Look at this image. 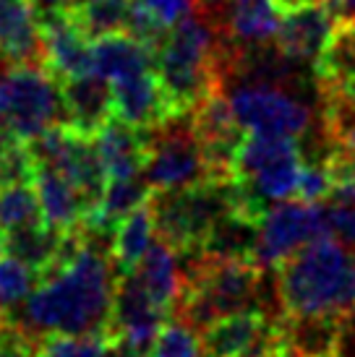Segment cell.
I'll use <instances>...</instances> for the list:
<instances>
[{
  "label": "cell",
  "mask_w": 355,
  "mask_h": 357,
  "mask_svg": "<svg viewBox=\"0 0 355 357\" xmlns=\"http://www.w3.org/2000/svg\"><path fill=\"white\" fill-rule=\"evenodd\" d=\"M115 271L110 250L87 238L79 256L58 274L42 279L24 300V310H6L34 342L45 334H102L108 331Z\"/></svg>",
  "instance_id": "obj_1"
},
{
  "label": "cell",
  "mask_w": 355,
  "mask_h": 357,
  "mask_svg": "<svg viewBox=\"0 0 355 357\" xmlns=\"http://www.w3.org/2000/svg\"><path fill=\"white\" fill-rule=\"evenodd\" d=\"M275 271L282 316L340 318L355 307V248L332 235L311 240Z\"/></svg>",
  "instance_id": "obj_2"
},
{
  "label": "cell",
  "mask_w": 355,
  "mask_h": 357,
  "mask_svg": "<svg viewBox=\"0 0 355 357\" xmlns=\"http://www.w3.org/2000/svg\"><path fill=\"white\" fill-rule=\"evenodd\" d=\"M157 73L175 118H183L227 81V50L219 26L201 10H191L170 26L157 55Z\"/></svg>",
  "instance_id": "obj_3"
},
{
  "label": "cell",
  "mask_w": 355,
  "mask_h": 357,
  "mask_svg": "<svg viewBox=\"0 0 355 357\" xmlns=\"http://www.w3.org/2000/svg\"><path fill=\"white\" fill-rule=\"evenodd\" d=\"M261 287L264 268L251 258L183 261L180 292L173 313L196 331H204L217 318L261 305Z\"/></svg>",
  "instance_id": "obj_4"
},
{
  "label": "cell",
  "mask_w": 355,
  "mask_h": 357,
  "mask_svg": "<svg viewBox=\"0 0 355 357\" xmlns=\"http://www.w3.org/2000/svg\"><path fill=\"white\" fill-rule=\"evenodd\" d=\"M154 235L175 250L178 261L201 258V245L227 204V180H204L188 188L152 190Z\"/></svg>",
  "instance_id": "obj_5"
},
{
  "label": "cell",
  "mask_w": 355,
  "mask_h": 357,
  "mask_svg": "<svg viewBox=\"0 0 355 357\" xmlns=\"http://www.w3.org/2000/svg\"><path fill=\"white\" fill-rule=\"evenodd\" d=\"M0 102L8 126L21 141L66 123L60 84L45 66H8L0 73Z\"/></svg>",
  "instance_id": "obj_6"
},
{
  "label": "cell",
  "mask_w": 355,
  "mask_h": 357,
  "mask_svg": "<svg viewBox=\"0 0 355 357\" xmlns=\"http://www.w3.org/2000/svg\"><path fill=\"white\" fill-rule=\"evenodd\" d=\"M141 175L152 190L188 188L209 180L207 162L186 115L152 130L149 159Z\"/></svg>",
  "instance_id": "obj_7"
},
{
  "label": "cell",
  "mask_w": 355,
  "mask_h": 357,
  "mask_svg": "<svg viewBox=\"0 0 355 357\" xmlns=\"http://www.w3.org/2000/svg\"><path fill=\"white\" fill-rule=\"evenodd\" d=\"M329 235L321 204L306 201H275L259 227L256 261L261 268H277L311 240Z\"/></svg>",
  "instance_id": "obj_8"
},
{
  "label": "cell",
  "mask_w": 355,
  "mask_h": 357,
  "mask_svg": "<svg viewBox=\"0 0 355 357\" xmlns=\"http://www.w3.org/2000/svg\"><path fill=\"white\" fill-rule=\"evenodd\" d=\"M230 105L246 130L300 139L311 126V109L306 102L290 97L287 91L266 81L236 86L230 91Z\"/></svg>",
  "instance_id": "obj_9"
},
{
  "label": "cell",
  "mask_w": 355,
  "mask_h": 357,
  "mask_svg": "<svg viewBox=\"0 0 355 357\" xmlns=\"http://www.w3.org/2000/svg\"><path fill=\"white\" fill-rule=\"evenodd\" d=\"M188 126L196 136L204 162L209 169V180H230L240 141L246 128L240 126L233 105L222 91H212L186 115Z\"/></svg>",
  "instance_id": "obj_10"
},
{
  "label": "cell",
  "mask_w": 355,
  "mask_h": 357,
  "mask_svg": "<svg viewBox=\"0 0 355 357\" xmlns=\"http://www.w3.org/2000/svg\"><path fill=\"white\" fill-rule=\"evenodd\" d=\"M337 16L329 0H293L282 8L275 47L296 66H311L319 60Z\"/></svg>",
  "instance_id": "obj_11"
},
{
  "label": "cell",
  "mask_w": 355,
  "mask_h": 357,
  "mask_svg": "<svg viewBox=\"0 0 355 357\" xmlns=\"http://www.w3.org/2000/svg\"><path fill=\"white\" fill-rule=\"evenodd\" d=\"M170 318L173 313L149 298V292L138 284L133 274H123L115 279L108 331L126 339L141 357H149V349L154 344L159 328Z\"/></svg>",
  "instance_id": "obj_12"
},
{
  "label": "cell",
  "mask_w": 355,
  "mask_h": 357,
  "mask_svg": "<svg viewBox=\"0 0 355 357\" xmlns=\"http://www.w3.org/2000/svg\"><path fill=\"white\" fill-rule=\"evenodd\" d=\"M277 316L269 307L254 305L217 318L201 331L204 357H264Z\"/></svg>",
  "instance_id": "obj_13"
},
{
  "label": "cell",
  "mask_w": 355,
  "mask_h": 357,
  "mask_svg": "<svg viewBox=\"0 0 355 357\" xmlns=\"http://www.w3.org/2000/svg\"><path fill=\"white\" fill-rule=\"evenodd\" d=\"M110 89H113L115 118L126 120L136 128L157 130L165 123L175 120V112L170 107L168 91L159 81L157 68L138 70L133 76L113 81Z\"/></svg>",
  "instance_id": "obj_14"
},
{
  "label": "cell",
  "mask_w": 355,
  "mask_h": 357,
  "mask_svg": "<svg viewBox=\"0 0 355 357\" xmlns=\"http://www.w3.org/2000/svg\"><path fill=\"white\" fill-rule=\"evenodd\" d=\"M40 31L45 45V68L58 81L73 79L92 70V40L79 29L68 6L52 13H42Z\"/></svg>",
  "instance_id": "obj_15"
},
{
  "label": "cell",
  "mask_w": 355,
  "mask_h": 357,
  "mask_svg": "<svg viewBox=\"0 0 355 357\" xmlns=\"http://www.w3.org/2000/svg\"><path fill=\"white\" fill-rule=\"evenodd\" d=\"M152 130L136 128L126 120L113 118L94 133V146L108 178H136L149 159Z\"/></svg>",
  "instance_id": "obj_16"
},
{
  "label": "cell",
  "mask_w": 355,
  "mask_h": 357,
  "mask_svg": "<svg viewBox=\"0 0 355 357\" xmlns=\"http://www.w3.org/2000/svg\"><path fill=\"white\" fill-rule=\"evenodd\" d=\"M60 100H63V118L81 133L94 136L115 112H113V89L110 81L99 73L89 70L73 79H63Z\"/></svg>",
  "instance_id": "obj_17"
},
{
  "label": "cell",
  "mask_w": 355,
  "mask_h": 357,
  "mask_svg": "<svg viewBox=\"0 0 355 357\" xmlns=\"http://www.w3.org/2000/svg\"><path fill=\"white\" fill-rule=\"evenodd\" d=\"M0 60L8 66H45L40 19L29 0H0Z\"/></svg>",
  "instance_id": "obj_18"
},
{
  "label": "cell",
  "mask_w": 355,
  "mask_h": 357,
  "mask_svg": "<svg viewBox=\"0 0 355 357\" xmlns=\"http://www.w3.org/2000/svg\"><path fill=\"white\" fill-rule=\"evenodd\" d=\"M319 91L355 97V21H337L314 63Z\"/></svg>",
  "instance_id": "obj_19"
},
{
  "label": "cell",
  "mask_w": 355,
  "mask_h": 357,
  "mask_svg": "<svg viewBox=\"0 0 355 357\" xmlns=\"http://www.w3.org/2000/svg\"><path fill=\"white\" fill-rule=\"evenodd\" d=\"M31 188L37 193V201H40L42 219L50 227L60 229V232L81 227L84 208H81L79 193L60 169L48 167V165H34Z\"/></svg>",
  "instance_id": "obj_20"
},
{
  "label": "cell",
  "mask_w": 355,
  "mask_h": 357,
  "mask_svg": "<svg viewBox=\"0 0 355 357\" xmlns=\"http://www.w3.org/2000/svg\"><path fill=\"white\" fill-rule=\"evenodd\" d=\"M63 238H66V232L50 227L48 222L8 229V232H0V256L21 261L24 266H29L37 274V282H40L50 268L55 266Z\"/></svg>",
  "instance_id": "obj_21"
},
{
  "label": "cell",
  "mask_w": 355,
  "mask_h": 357,
  "mask_svg": "<svg viewBox=\"0 0 355 357\" xmlns=\"http://www.w3.org/2000/svg\"><path fill=\"white\" fill-rule=\"evenodd\" d=\"M131 274L159 307H165L170 313L175 310V300L180 292V266H178L175 250L168 243H162L159 238L154 240Z\"/></svg>",
  "instance_id": "obj_22"
},
{
  "label": "cell",
  "mask_w": 355,
  "mask_h": 357,
  "mask_svg": "<svg viewBox=\"0 0 355 357\" xmlns=\"http://www.w3.org/2000/svg\"><path fill=\"white\" fill-rule=\"evenodd\" d=\"M147 68H157L154 55L123 31L92 42V70L110 84Z\"/></svg>",
  "instance_id": "obj_23"
},
{
  "label": "cell",
  "mask_w": 355,
  "mask_h": 357,
  "mask_svg": "<svg viewBox=\"0 0 355 357\" xmlns=\"http://www.w3.org/2000/svg\"><path fill=\"white\" fill-rule=\"evenodd\" d=\"M152 243H154V214H152V204L147 201L133 208L129 217L120 219L113 232L110 264H113L115 277L131 274Z\"/></svg>",
  "instance_id": "obj_24"
},
{
  "label": "cell",
  "mask_w": 355,
  "mask_h": 357,
  "mask_svg": "<svg viewBox=\"0 0 355 357\" xmlns=\"http://www.w3.org/2000/svg\"><path fill=\"white\" fill-rule=\"evenodd\" d=\"M259 225L225 211L209 229L201 245V258H251L256 261Z\"/></svg>",
  "instance_id": "obj_25"
},
{
  "label": "cell",
  "mask_w": 355,
  "mask_h": 357,
  "mask_svg": "<svg viewBox=\"0 0 355 357\" xmlns=\"http://www.w3.org/2000/svg\"><path fill=\"white\" fill-rule=\"evenodd\" d=\"M68 10L79 29L94 42L126 29L131 0H79L71 3Z\"/></svg>",
  "instance_id": "obj_26"
},
{
  "label": "cell",
  "mask_w": 355,
  "mask_h": 357,
  "mask_svg": "<svg viewBox=\"0 0 355 357\" xmlns=\"http://www.w3.org/2000/svg\"><path fill=\"white\" fill-rule=\"evenodd\" d=\"M42 219V208L31 183H10L0 185V232L16 227L37 225Z\"/></svg>",
  "instance_id": "obj_27"
},
{
  "label": "cell",
  "mask_w": 355,
  "mask_h": 357,
  "mask_svg": "<svg viewBox=\"0 0 355 357\" xmlns=\"http://www.w3.org/2000/svg\"><path fill=\"white\" fill-rule=\"evenodd\" d=\"M321 107L329 146L355 151V97L321 91Z\"/></svg>",
  "instance_id": "obj_28"
},
{
  "label": "cell",
  "mask_w": 355,
  "mask_h": 357,
  "mask_svg": "<svg viewBox=\"0 0 355 357\" xmlns=\"http://www.w3.org/2000/svg\"><path fill=\"white\" fill-rule=\"evenodd\" d=\"M31 357H105L102 334H45L34 342Z\"/></svg>",
  "instance_id": "obj_29"
},
{
  "label": "cell",
  "mask_w": 355,
  "mask_h": 357,
  "mask_svg": "<svg viewBox=\"0 0 355 357\" xmlns=\"http://www.w3.org/2000/svg\"><path fill=\"white\" fill-rule=\"evenodd\" d=\"M149 357H204L201 337L186 321L170 318L168 324L159 328L157 339L149 349Z\"/></svg>",
  "instance_id": "obj_30"
},
{
  "label": "cell",
  "mask_w": 355,
  "mask_h": 357,
  "mask_svg": "<svg viewBox=\"0 0 355 357\" xmlns=\"http://www.w3.org/2000/svg\"><path fill=\"white\" fill-rule=\"evenodd\" d=\"M126 34L133 37L141 47H147V50L154 55V60H157L162 45H165V40H168L170 26L159 19V16H154L147 6H141L138 0H131L129 21H126Z\"/></svg>",
  "instance_id": "obj_31"
},
{
  "label": "cell",
  "mask_w": 355,
  "mask_h": 357,
  "mask_svg": "<svg viewBox=\"0 0 355 357\" xmlns=\"http://www.w3.org/2000/svg\"><path fill=\"white\" fill-rule=\"evenodd\" d=\"M37 274L21 261L0 256V310H13L29 298Z\"/></svg>",
  "instance_id": "obj_32"
},
{
  "label": "cell",
  "mask_w": 355,
  "mask_h": 357,
  "mask_svg": "<svg viewBox=\"0 0 355 357\" xmlns=\"http://www.w3.org/2000/svg\"><path fill=\"white\" fill-rule=\"evenodd\" d=\"M332 193V175L326 169L324 157L314 159V162H303V169H300V180H298V190L296 199L306 201V204H321V201L329 199Z\"/></svg>",
  "instance_id": "obj_33"
},
{
  "label": "cell",
  "mask_w": 355,
  "mask_h": 357,
  "mask_svg": "<svg viewBox=\"0 0 355 357\" xmlns=\"http://www.w3.org/2000/svg\"><path fill=\"white\" fill-rule=\"evenodd\" d=\"M324 206L326 232L345 243L347 248H355V204H342V201H321Z\"/></svg>",
  "instance_id": "obj_34"
},
{
  "label": "cell",
  "mask_w": 355,
  "mask_h": 357,
  "mask_svg": "<svg viewBox=\"0 0 355 357\" xmlns=\"http://www.w3.org/2000/svg\"><path fill=\"white\" fill-rule=\"evenodd\" d=\"M34 355V339L0 310V357H31Z\"/></svg>",
  "instance_id": "obj_35"
},
{
  "label": "cell",
  "mask_w": 355,
  "mask_h": 357,
  "mask_svg": "<svg viewBox=\"0 0 355 357\" xmlns=\"http://www.w3.org/2000/svg\"><path fill=\"white\" fill-rule=\"evenodd\" d=\"M329 357H355V307L335 321V337Z\"/></svg>",
  "instance_id": "obj_36"
},
{
  "label": "cell",
  "mask_w": 355,
  "mask_h": 357,
  "mask_svg": "<svg viewBox=\"0 0 355 357\" xmlns=\"http://www.w3.org/2000/svg\"><path fill=\"white\" fill-rule=\"evenodd\" d=\"M141 6H147L154 16L165 21L168 26H173L175 21H180L186 13L196 8V0H138Z\"/></svg>",
  "instance_id": "obj_37"
},
{
  "label": "cell",
  "mask_w": 355,
  "mask_h": 357,
  "mask_svg": "<svg viewBox=\"0 0 355 357\" xmlns=\"http://www.w3.org/2000/svg\"><path fill=\"white\" fill-rule=\"evenodd\" d=\"M337 21H355V0H329Z\"/></svg>",
  "instance_id": "obj_38"
},
{
  "label": "cell",
  "mask_w": 355,
  "mask_h": 357,
  "mask_svg": "<svg viewBox=\"0 0 355 357\" xmlns=\"http://www.w3.org/2000/svg\"><path fill=\"white\" fill-rule=\"evenodd\" d=\"M31 8L37 10V16H42V13H52V10H60L66 8V6H71V0H29Z\"/></svg>",
  "instance_id": "obj_39"
}]
</instances>
